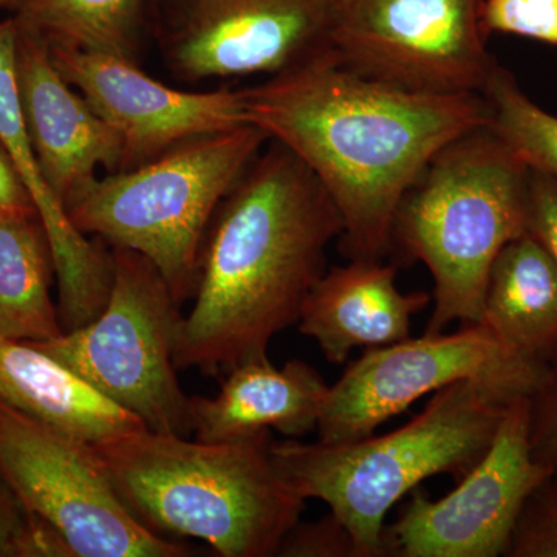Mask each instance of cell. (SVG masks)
Wrapping results in <instances>:
<instances>
[{
	"instance_id": "cell-1",
	"label": "cell",
	"mask_w": 557,
	"mask_h": 557,
	"mask_svg": "<svg viewBox=\"0 0 557 557\" xmlns=\"http://www.w3.org/2000/svg\"><path fill=\"white\" fill-rule=\"evenodd\" d=\"M245 123L319 180L343 219L348 260H383L403 197L431 160L490 126L482 94H420L366 78L319 54L240 89Z\"/></svg>"
},
{
	"instance_id": "cell-2",
	"label": "cell",
	"mask_w": 557,
	"mask_h": 557,
	"mask_svg": "<svg viewBox=\"0 0 557 557\" xmlns=\"http://www.w3.org/2000/svg\"><path fill=\"white\" fill-rule=\"evenodd\" d=\"M343 228L309 168L269 139L209 226L196 302L178 325L175 368L220 376L269 357L274 336L298 324Z\"/></svg>"
},
{
	"instance_id": "cell-3",
	"label": "cell",
	"mask_w": 557,
	"mask_h": 557,
	"mask_svg": "<svg viewBox=\"0 0 557 557\" xmlns=\"http://www.w3.org/2000/svg\"><path fill=\"white\" fill-rule=\"evenodd\" d=\"M270 431L201 442L145 428L90 445L123 504L157 534L223 557L276 556L306 500L274 469Z\"/></svg>"
},
{
	"instance_id": "cell-4",
	"label": "cell",
	"mask_w": 557,
	"mask_h": 557,
	"mask_svg": "<svg viewBox=\"0 0 557 557\" xmlns=\"http://www.w3.org/2000/svg\"><path fill=\"white\" fill-rule=\"evenodd\" d=\"M504 381L467 379L440 388L405 426L344 443H271V460L300 498L324 502L348 528L361 557H383L384 520L424 480H461L485 457L516 399Z\"/></svg>"
},
{
	"instance_id": "cell-5",
	"label": "cell",
	"mask_w": 557,
	"mask_h": 557,
	"mask_svg": "<svg viewBox=\"0 0 557 557\" xmlns=\"http://www.w3.org/2000/svg\"><path fill=\"white\" fill-rule=\"evenodd\" d=\"M530 174L485 126L440 150L403 197L392 249L423 262L434 281L426 335L479 324L494 260L527 233Z\"/></svg>"
},
{
	"instance_id": "cell-6",
	"label": "cell",
	"mask_w": 557,
	"mask_h": 557,
	"mask_svg": "<svg viewBox=\"0 0 557 557\" xmlns=\"http://www.w3.org/2000/svg\"><path fill=\"white\" fill-rule=\"evenodd\" d=\"M267 141L252 124L186 139L143 166L95 178L65 212L81 233L148 258L182 304L196 293L220 203Z\"/></svg>"
},
{
	"instance_id": "cell-7",
	"label": "cell",
	"mask_w": 557,
	"mask_h": 557,
	"mask_svg": "<svg viewBox=\"0 0 557 557\" xmlns=\"http://www.w3.org/2000/svg\"><path fill=\"white\" fill-rule=\"evenodd\" d=\"M108 306L86 327L30 344L78 373L160 434H194L190 398L177 380L180 304L166 278L134 249L112 247Z\"/></svg>"
},
{
	"instance_id": "cell-8",
	"label": "cell",
	"mask_w": 557,
	"mask_h": 557,
	"mask_svg": "<svg viewBox=\"0 0 557 557\" xmlns=\"http://www.w3.org/2000/svg\"><path fill=\"white\" fill-rule=\"evenodd\" d=\"M485 0H330L329 53L339 65L420 94H482L497 62Z\"/></svg>"
},
{
	"instance_id": "cell-9",
	"label": "cell",
	"mask_w": 557,
	"mask_h": 557,
	"mask_svg": "<svg viewBox=\"0 0 557 557\" xmlns=\"http://www.w3.org/2000/svg\"><path fill=\"white\" fill-rule=\"evenodd\" d=\"M0 474L73 557H183L188 547L153 533L123 504L90 445L0 399Z\"/></svg>"
},
{
	"instance_id": "cell-10",
	"label": "cell",
	"mask_w": 557,
	"mask_h": 557,
	"mask_svg": "<svg viewBox=\"0 0 557 557\" xmlns=\"http://www.w3.org/2000/svg\"><path fill=\"white\" fill-rule=\"evenodd\" d=\"M548 364L519 354L486 325L368 348L330 386L318 423L322 443L354 442L456 381H504L533 395Z\"/></svg>"
},
{
	"instance_id": "cell-11",
	"label": "cell",
	"mask_w": 557,
	"mask_h": 557,
	"mask_svg": "<svg viewBox=\"0 0 557 557\" xmlns=\"http://www.w3.org/2000/svg\"><path fill=\"white\" fill-rule=\"evenodd\" d=\"M148 20L180 83L271 76L329 53L330 0H148Z\"/></svg>"
},
{
	"instance_id": "cell-12",
	"label": "cell",
	"mask_w": 557,
	"mask_h": 557,
	"mask_svg": "<svg viewBox=\"0 0 557 557\" xmlns=\"http://www.w3.org/2000/svg\"><path fill=\"white\" fill-rule=\"evenodd\" d=\"M552 471L530 445V397L516 399L493 445L448 496L423 491L384 530V555L397 557L505 556L527 498Z\"/></svg>"
},
{
	"instance_id": "cell-13",
	"label": "cell",
	"mask_w": 557,
	"mask_h": 557,
	"mask_svg": "<svg viewBox=\"0 0 557 557\" xmlns=\"http://www.w3.org/2000/svg\"><path fill=\"white\" fill-rule=\"evenodd\" d=\"M62 78L120 135V171L159 159L186 139L234 129L245 123L240 90L174 89L110 54L49 46Z\"/></svg>"
},
{
	"instance_id": "cell-14",
	"label": "cell",
	"mask_w": 557,
	"mask_h": 557,
	"mask_svg": "<svg viewBox=\"0 0 557 557\" xmlns=\"http://www.w3.org/2000/svg\"><path fill=\"white\" fill-rule=\"evenodd\" d=\"M14 73L22 119L40 171L65 208L98 177V170L106 174L121 170L123 143L86 98L62 78L46 40L20 24Z\"/></svg>"
},
{
	"instance_id": "cell-15",
	"label": "cell",
	"mask_w": 557,
	"mask_h": 557,
	"mask_svg": "<svg viewBox=\"0 0 557 557\" xmlns=\"http://www.w3.org/2000/svg\"><path fill=\"white\" fill-rule=\"evenodd\" d=\"M397 267L383 260H350L332 267L311 288L299 332L317 341L330 364L341 366L355 348H375L408 339L412 319L426 309V292L403 293Z\"/></svg>"
},
{
	"instance_id": "cell-16",
	"label": "cell",
	"mask_w": 557,
	"mask_h": 557,
	"mask_svg": "<svg viewBox=\"0 0 557 557\" xmlns=\"http://www.w3.org/2000/svg\"><path fill=\"white\" fill-rule=\"evenodd\" d=\"M329 384L300 359L284 368L269 357L231 370L215 397H190L194 434L201 442H228L276 429L288 438L317 431Z\"/></svg>"
},
{
	"instance_id": "cell-17",
	"label": "cell",
	"mask_w": 557,
	"mask_h": 557,
	"mask_svg": "<svg viewBox=\"0 0 557 557\" xmlns=\"http://www.w3.org/2000/svg\"><path fill=\"white\" fill-rule=\"evenodd\" d=\"M0 399L44 426L86 445L146 428L137 416L104 397L50 355L30 344L3 338Z\"/></svg>"
},
{
	"instance_id": "cell-18",
	"label": "cell",
	"mask_w": 557,
	"mask_h": 557,
	"mask_svg": "<svg viewBox=\"0 0 557 557\" xmlns=\"http://www.w3.org/2000/svg\"><path fill=\"white\" fill-rule=\"evenodd\" d=\"M480 324L528 358L557 359V265L530 234L494 260Z\"/></svg>"
},
{
	"instance_id": "cell-19",
	"label": "cell",
	"mask_w": 557,
	"mask_h": 557,
	"mask_svg": "<svg viewBox=\"0 0 557 557\" xmlns=\"http://www.w3.org/2000/svg\"><path fill=\"white\" fill-rule=\"evenodd\" d=\"M53 276L39 215L0 219V338L35 344L61 335L50 296Z\"/></svg>"
},
{
	"instance_id": "cell-20",
	"label": "cell",
	"mask_w": 557,
	"mask_h": 557,
	"mask_svg": "<svg viewBox=\"0 0 557 557\" xmlns=\"http://www.w3.org/2000/svg\"><path fill=\"white\" fill-rule=\"evenodd\" d=\"M14 20L47 46L138 62L148 0H25Z\"/></svg>"
},
{
	"instance_id": "cell-21",
	"label": "cell",
	"mask_w": 557,
	"mask_h": 557,
	"mask_svg": "<svg viewBox=\"0 0 557 557\" xmlns=\"http://www.w3.org/2000/svg\"><path fill=\"white\" fill-rule=\"evenodd\" d=\"M490 129L528 170L557 180V116L531 100L507 69L491 72L482 91Z\"/></svg>"
},
{
	"instance_id": "cell-22",
	"label": "cell",
	"mask_w": 557,
	"mask_h": 557,
	"mask_svg": "<svg viewBox=\"0 0 557 557\" xmlns=\"http://www.w3.org/2000/svg\"><path fill=\"white\" fill-rule=\"evenodd\" d=\"M0 557H73L60 534L22 505L2 474Z\"/></svg>"
},
{
	"instance_id": "cell-23",
	"label": "cell",
	"mask_w": 557,
	"mask_h": 557,
	"mask_svg": "<svg viewBox=\"0 0 557 557\" xmlns=\"http://www.w3.org/2000/svg\"><path fill=\"white\" fill-rule=\"evenodd\" d=\"M505 557H557V479L531 493L512 530Z\"/></svg>"
},
{
	"instance_id": "cell-24",
	"label": "cell",
	"mask_w": 557,
	"mask_h": 557,
	"mask_svg": "<svg viewBox=\"0 0 557 557\" xmlns=\"http://www.w3.org/2000/svg\"><path fill=\"white\" fill-rule=\"evenodd\" d=\"M482 24L486 35L504 33L557 47V0H485Z\"/></svg>"
},
{
	"instance_id": "cell-25",
	"label": "cell",
	"mask_w": 557,
	"mask_h": 557,
	"mask_svg": "<svg viewBox=\"0 0 557 557\" xmlns=\"http://www.w3.org/2000/svg\"><path fill=\"white\" fill-rule=\"evenodd\" d=\"M276 556L361 557L350 531L332 511L314 522H298L289 528Z\"/></svg>"
},
{
	"instance_id": "cell-26",
	"label": "cell",
	"mask_w": 557,
	"mask_h": 557,
	"mask_svg": "<svg viewBox=\"0 0 557 557\" xmlns=\"http://www.w3.org/2000/svg\"><path fill=\"white\" fill-rule=\"evenodd\" d=\"M530 445L539 463L557 479V359L530 397Z\"/></svg>"
},
{
	"instance_id": "cell-27",
	"label": "cell",
	"mask_w": 557,
	"mask_h": 557,
	"mask_svg": "<svg viewBox=\"0 0 557 557\" xmlns=\"http://www.w3.org/2000/svg\"><path fill=\"white\" fill-rule=\"evenodd\" d=\"M527 233L557 265V180L536 171L528 185Z\"/></svg>"
},
{
	"instance_id": "cell-28",
	"label": "cell",
	"mask_w": 557,
	"mask_h": 557,
	"mask_svg": "<svg viewBox=\"0 0 557 557\" xmlns=\"http://www.w3.org/2000/svg\"><path fill=\"white\" fill-rule=\"evenodd\" d=\"M38 214L30 194L17 175L9 152L0 143V219Z\"/></svg>"
},
{
	"instance_id": "cell-29",
	"label": "cell",
	"mask_w": 557,
	"mask_h": 557,
	"mask_svg": "<svg viewBox=\"0 0 557 557\" xmlns=\"http://www.w3.org/2000/svg\"><path fill=\"white\" fill-rule=\"evenodd\" d=\"M25 0H0V11H7L10 16L17 13Z\"/></svg>"
}]
</instances>
